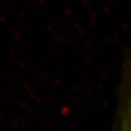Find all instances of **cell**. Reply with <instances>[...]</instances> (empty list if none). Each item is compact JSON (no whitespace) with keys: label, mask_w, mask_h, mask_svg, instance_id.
I'll list each match as a JSON object with an SVG mask.
<instances>
[{"label":"cell","mask_w":131,"mask_h":131,"mask_svg":"<svg viewBox=\"0 0 131 131\" xmlns=\"http://www.w3.org/2000/svg\"><path fill=\"white\" fill-rule=\"evenodd\" d=\"M117 112V131H131V86L119 94Z\"/></svg>","instance_id":"1"}]
</instances>
